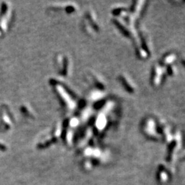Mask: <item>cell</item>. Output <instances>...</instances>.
<instances>
[]
</instances>
